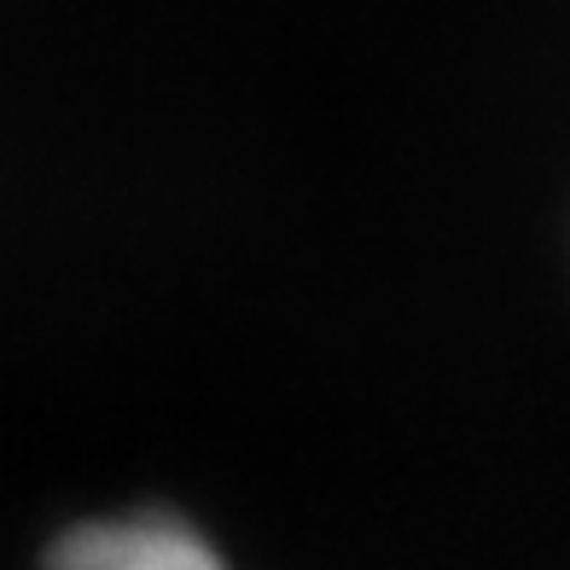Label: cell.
Wrapping results in <instances>:
<instances>
[{
    "mask_svg": "<svg viewBox=\"0 0 570 570\" xmlns=\"http://www.w3.org/2000/svg\"><path fill=\"white\" fill-rule=\"evenodd\" d=\"M41 570H233L210 535L180 524L169 512H128L99 518L53 541Z\"/></svg>",
    "mask_w": 570,
    "mask_h": 570,
    "instance_id": "cell-1",
    "label": "cell"
}]
</instances>
